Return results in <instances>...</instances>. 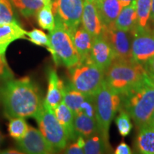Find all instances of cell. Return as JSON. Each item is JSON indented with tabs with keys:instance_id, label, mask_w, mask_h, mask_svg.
I'll return each mask as SVG.
<instances>
[{
	"instance_id": "cell-30",
	"label": "cell",
	"mask_w": 154,
	"mask_h": 154,
	"mask_svg": "<svg viewBox=\"0 0 154 154\" xmlns=\"http://www.w3.org/2000/svg\"><path fill=\"white\" fill-rule=\"evenodd\" d=\"M17 22L9 0H0V24Z\"/></svg>"
},
{
	"instance_id": "cell-28",
	"label": "cell",
	"mask_w": 154,
	"mask_h": 154,
	"mask_svg": "<svg viewBox=\"0 0 154 154\" xmlns=\"http://www.w3.org/2000/svg\"><path fill=\"white\" fill-rule=\"evenodd\" d=\"M119 115L116 118V124L121 136L126 137L130 134L132 129L133 125L131 121V117L129 114L121 107L119 109Z\"/></svg>"
},
{
	"instance_id": "cell-34",
	"label": "cell",
	"mask_w": 154,
	"mask_h": 154,
	"mask_svg": "<svg viewBox=\"0 0 154 154\" xmlns=\"http://www.w3.org/2000/svg\"><path fill=\"white\" fill-rule=\"evenodd\" d=\"M146 75L151 79L152 82H154V57L151 58L143 65Z\"/></svg>"
},
{
	"instance_id": "cell-38",
	"label": "cell",
	"mask_w": 154,
	"mask_h": 154,
	"mask_svg": "<svg viewBox=\"0 0 154 154\" xmlns=\"http://www.w3.org/2000/svg\"><path fill=\"white\" fill-rule=\"evenodd\" d=\"M149 124H150L151 125H152V126H154V111H153V113H152L151 119H150V120L149 121Z\"/></svg>"
},
{
	"instance_id": "cell-24",
	"label": "cell",
	"mask_w": 154,
	"mask_h": 154,
	"mask_svg": "<svg viewBox=\"0 0 154 154\" xmlns=\"http://www.w3.org/2000/svg\"><path fill=\"white\" fill-rule=\"evenodd\" d=\"M86 96L85 94L76 89L70 82L64 85L63 102L72 111L74 115L80 112L81 106Z\"/></svg>"
},
{
	"instance_id": "cell-23",
	"label": "cell",
	"mask_w": 154,
	"mask_h": 154,
	"mask_svg": "<svg viewBox=\"0 0 154 154\" xmlns=\"http://www.w3.org/2000/svg\"><path fill=\"white\" fill-rule=\"evenodd\" d=\"M152 0H136L137 23L131 34L152 29L149 24Z\"/></svg>"
},
{
	"instance_id": "cell-3",
	"label": "cell",
	"mask_w": 154,
	"mask_h": 154,
	"mask_svg": "<svg viewBox=\"0 0 154 154\" xmlns=\"http://www.w3.org/2000/svg\"><path fill=\"white\" fill-rule=\"evenodd\" d=\"M146 75L143 65L134 59L114 60L105 71L104 81L113 91L121 94L134 86Z\"/></svg>"
},
{
	"instance_id": "cell-11",
	"label": "cell",
	"mask_w": 154,
	"mask_h": 154,
	"mask_svg": "<svg viewBox=\"0 0 154 154\" xmlns=\"http://www.w3.org/2000/svg\"><path fill=\"white\" fill-rule=\"evenodd\" d=\"M132 58L143 65L154 57V29L132 34Z\"/></svg>"
},
{
	"instance_id": "cell-1",
	"label": "cell",
	"mask_w": 154,
	"mask_h": 154,
	"mask_svg": "<svg viewBox=\"0 0 154 154\" xmlns=\"http://www.w3.org/2000/svg\"><path fill=\"white\" fill-rule=\"evenodd\" d=\"M0 97L8 118H34L43 103L37 86L29 77L4 82Z\"/></svg>"
},
{
	"instance_id": "cell-9",
	"label": "cell",
	"mask_w": 154,
	"mask_h": 154,
	"mask_svg": "<svg viewBox=\"0 0 154 154\" xmlns=\"http://www.w3.org/2000/svg\"><path fill=\"white\" fill-rule=\"evenodd\" d=\"M103 36L110 44L114 60H132L131 32L118 29L113 26L106 28Z\"/></svg>"
},
{
	"instance_id": "cell-13",
	"label": "cell",
	"mask_w": 154,
	"mask_h": 154,
	"mask_svg": "<svg viewBox=\"0 0 154 154\" xmlns=\"http://www.w3.org/2000/svg\"><path fill=\"white\" fill-rule=\"evenodd\" d=\"M89 57L96 66L104 72L115 59L110 44L103 36L94 38Z\"/></svg>"
},
{
	"instance_id": "cell-27",
	"label": "cell",
	"mask_w": 154,
	"mask_h": 154,
	"mask_svg": "<svg viewBox=\"0 0 154 154\" xmlns=\"http://www.w3.org/2000/svg\"><path fill=\"white\" fill-rule=\"evenodd\" d=\"M29 125L25 118L13 117L10 118L8 124V131L9 136L14 140H19L24 137L28 131Z\"/></svg>"
},
{
	"instance_id": "cell-4",
	"label": "cell",
	"mask_w": 154,
	"mask_h": 154,
	"mask_svg": "<svg viewBox=\"0 0 154 154\" xmlns=\"http://www.w3.org/2000/svg\"><path fill=\"white\" fill-rule=\"evenodd\" d=\"M49 51L57 65H63L72 68L80 61V57L75 48L72 34L57 19L55 27L50 31Z\"/></svg>"
},
{
	"instance_id": "cell-19",
	"label": "cell",
	"mask_w": 154,
	"mask_h": 154,
	"mask_svg": "<svg viewBox=\"0 0 154 154\" xmlns=\"http://www.w3.org/2000/svg\"><path fill=\"white\" fill-rule=\"evenodd\" d=\"M137 23L136 0L126 7H123L120 14L116 20L114 26L116 29L125 32H131Z\"/></svg>"
},
{
	"instance_id": "cell-2",
	"label": "cell",
	"mask_w": 154,
	"mask_h": 154,
	"mask_svg": "<svg viewBox=\"0 0 154 154\" xmlns=\"http://www.w3.org/2000/svg\"><path fill=\"white\" fill-rule=\"evenodd\" d=\"M121 96V107L140 127L147 124L154 111V82L147 75Z\"/></svg>"
},
{
	"instance_id": "cell-40",
	"label": "cell",
	"mask_w": 154,
	"mask_h": 154,
	"mask_svg": "<svg viewBox=\"0 0 154 154\" xmlns=\"http://www.w3.org/2000/svg\"><path fill=\"white\" fill-rule=\"evenodd\" d=\"M90 1H91V2H94V3H97V2H99V1H101V0H90Z\"/></svg>"
},
{
	"instance_id": "cell-35",
	"label": "cell",
	"mask_w": 154,
	"mask_h": 154,
	"mask_svg": "<svg viewBox=\"0 0 154 154\" xmlns=\"http://www.w3.org/2000/svg\"><path fill=\"white\" fill-rule=\"evenodd\" d=\"M114 153L116 154H131L133 152L130 147L125 142L122 141L121 143H119L116 149H115Z\"/></svg>"
},
{
	"instance_id": "cell-33",
	"label": "cell",
	"mask_w": 154,
	"mask_h": 154,
	"mask_svg": "<svg viewBox=\"0 0 154 154\" xmlns=\"http://www.w3.org/2000/svg\"><path fill=\"white\" fill-rule=\"evenodd\" d=\"M14 79V74L7 64L6 59L0 55V82H5L7 81Z\"/></svg>"
},
{
	"instance_id": "cell-26",
	"label": "cell",
	"mask_w": 154,
	"mask_h": 154,
	"mask_svg": "<svg viewBox=\"0 0 154 154\" xmlns=\"http://www.w3.org/2000/svg\"><path fill=\"white\" fill-rule=\"evenodd\" d=\"M36 20L40 27L44 30H53L55 27V17L52 9V3L44 5L36 13Z\"/></svg>"
},
{
	"instance_id": "cell-17",
	"label": "cell",
	"mask_w": 154,
	"mask_h": 154,
	"mask_svg": "<svg viewBox=\"0 0 154 154\" xmlns=\"http://www.w3.org/2000/svg\"><path fill=\"white\" fill-rule=\"evenodd\" d=\"M57 120L62 126L69 141H74L78 137L74 128V113L63 102H61L54 110Z\"/></svg>"
},
{
	"instance_id": "cell-15",
	"label": "cell",
	"mask_w": 154,
	"mask_h": 154,
	"mask_svg": "<svg viewBox=\"0 0 154 154\" xmlns=\"http://www.w3.org/2000/svg\"><path fill=\"white\" fill-rule=\"evenodd\" d=\"M64 84L60 79L54 69H50L48 72V88L45 99L47 104L54 110L58 105L63 101Z\"/></svg>"
},
{
	"instance_id": "cell-31",
	"label": "cell",
	"mask_w": 154,
	"mask_h": 154,
	"mask_svg": "<svg viewBox=\"0 0 154 154\" xmlns=\"http://www.w3.org/2000/svg\"><path fill=\"white\" fill-rule=\"evenodd\" d=\"M80 112L84 113L88 116L96 119V107L95 101H94V96H86L81 106Z\"/></svg>"
},
{
	"instance_id": "cell-25",
	"label": "cell",
	"mask_w": 154,
	"mask_h": 154,
	"mask_svg": "<svg viewBox=\"0 0 154 154\" xmlns=\"http://www.w3.org/2000/svg\"><path fill=\"white\" fill-rule=\"evenodd\" d=\"M13 7L22 15L29 18L36 14L37 11L44 6L42 0H9Z\"/></svg>"
},
{
	"instance_id": "cell-5",
	"label": "cell",
	"mask_w": 154,
	"mask_h": 154,
	"mask_svg": "<svg viewBox=\"0 0 154 154\" xmlns=\"http://www.w3.org/2000/svg\"><path fill=\"white\" fill-rule=\"evenodd\" d=\"M70 83L76 89L86 96H94L104 81L105 72L96 66L90 57L80 59L69 68Z\"/></svg>"
},
{
	"instance_id": "cell-7",
	"label": "cell",
	"mask_w": 154,
	"mask_h": 154,
	"mask_svg": "<svg viewBox=\"0 0 154 154\" xmlns=\"http://www.w3.org/2000/svg\"><path fill=\"white\" fill-rule=\"evenodd\" d=\"M34 118L38 125V130L57 152L66 149L69 140L65 131L57 120L54 110L44 100L41 109Z\"/></svg>"
},
{
	"instance_id": "cell-39",
	"label": "cell",
	"mask_w": 154,
	"mask_h": 154,
	"mask_svg": "<svg viewBox=\"0 0 154 154\" xmlns=\"http://www.w3.org/2000/svg\"><path fill=\"white\" fill-rule=\"evenodd\" d=\"M43 2L44 5H49L52 3V0H42Z\"/></svg>"
},
{
	"instance_id": "cell-29",
	"label": "cell",
	"mask_w": 154,
	"mask_h": 154,
	"mask_svg": "<svg viewBox=\"0 0 154 154\" xmlns=\"http://www.w3.org/2000/svg\"><path fill=\"white\" fill-rule=\"evenodd\" d=\"M26 36H28L29 41L38 46L46 47L49 50L50 48L49 36L43 31L38 29H34L29 32H26Z\"/></svg>"
},
{
	"instance_id": "cell-18",
	"label": "cell",
	"mask_w": 154,
	"mask_h": 154,
	"mask_svg": "<svg viewBox=\"0 0 154 154\" xmlns=\"http://www.w3.org/2000/svg\"><path fill=\"white\" fill-rule=\"evenodd\" d=\"M134 147L137 153L154 154V126L148 123L138 128Z\"/></svg>"
},
{
	"instance_id": "cell-37",
	"label": "cell",
	"mask_w": 154,
	"mask_h": 154,
	"mask_svg": "<svg viewBox=\"0 0 154 154\" xmlns=\"http://www.w3.org/2000/svg\"><path fill=\"white\" fill-rule=\"evenodd\" d=\"M120 2V3L121 4L123 7H126V6H128V5H130L131 3L133 2L134 0H119Z\"/></svg>"
},
{
	"instance_id": "cell-16",
	"label": "cell",
	"mask_w": 154,
	"mask_h": 154,
	"mask_svg": "<svg viewBox=\"0 0 154 154\" xmlns=\"http://www.w3.org/2000/svg\"><path fill=\"white\" fill-rule=\"evenodd\" d=\"M102 22L106 27L114 26L123 7L119 0H101L96 3Z\"/></svg>"
},
{
	"instance_id": "cell-22",
	"label": "cell",
	"mask_w": 154,
	"mask_h": 154,
	"mask_svg": "<svg viewBox=\"0 0 154 154\" xmlns=\"http://www.w3.org/2000/svg\"><path fill=\"white\" fill-rule=\"evenodd\" d=\"M74 128L76 134L84 138L101 131L96 119L88 116L82 112L74 115Z\"/></svg>"
},
{
	"instance_id": "cell-36",
	"label": "cell",
	"mask_w": 154,
	"mask_h": 154,
	"mask_svg": "<svg viewBox=\"0 0 154 154\" xmlns=\"http://www.w3.org/2000/svg\"><path fill=\"white\" fill-rule=\"evenodd\" d=\"M150 21L154 24V0H152L151 2V11L150 16Z\"/></svg>"
},
{
	"instance_id": "cell-12",
	"label": "cell",
	"mask_w": 154,
	"mask_h": 154,
	"mask_svg": "<svg viewBox=\"0 0 154 154\" xmlns=\"http://www.w3.org/2000/svg\"><path fill=\"white\" fill-rule=\"evenodd\" d=\"M82 26L94 38L103 36L107 28L102 22L96 4L90 0H84Z\"/></svg>"
},
{
	"instance_id": "cell-41",
	"label": "cell",
	"mask_w": 154,
	"mask_h": 154,
	"mask_svg": "<svg viewBox=\"0 0 154 154\" xmlns=\"http://www.w3.org/2000/svg\"><path fill=\"white\" fill-rule=\"evenodd\" d=\"M2 134L1 132H0V142L2 141Z\"/></svg>"
},
{
	"instance_id": "cell-8",
	"label": "cell",
	"mask_w": 154,
	"mask_h": 154,
	"mask_svg": "<svg viewBox=\"0 0 154 154\" xmlns=\"http://www.w3.org/2000/svg\"><path fill=\"white\" fill-rule=\"evenodd\" d=\"M55 19L72 34L82 24L84 0H53Z\"/></svg>"
},
{
	"instance_id": "cell-10",
	"label": "cell",
	"mask_w": 154,
	"mask_h": 154,
	"mask_svg": "<svg viewBox=\"0 0 154 154\" xmlns=\"http://www.w3.org/2000/svg\"><path fill=\"white\" fill-rule=\"evenodd\" d=\"M17 147L23 153L29 154H50L57 152L39 130L30 126L24 137L17 140Z\"/></svg>"
},
{
	"instance_id": "cell-14",
	"label": "cell",
	"mask_w": 154,
	"mask_h": 154,
	"mask_svg": "<svg viewBox=\"0 0 154 154\" xmlns=\"http://www.w3.org/2000/svg\"><path fill=\"white\" fill-rule=\"evenodd\" d=\"M26 31L18 22L0 24V55L6 59V52L9 45L17 40L24 38Z\"/></svg>"
},
{
	"instance_id": "cell-20",
	"label": "cell",
	"mask_w": 154,
	"mask_h": 154,
	"mask_svg": "<svg viewBox=\"0 0 154 154\" xmlns=\"http://www.w3.org/2000/svg\"><path fill=\"white\" fill-rule=\"evenodd\" d=\"M75 48L80 59L89 57L94 37L82 26H79L72 34Z\"/></svg>"
},
{
	"instance_id": "cell-32",
	"label": "cell",
	"mask_w": 154,
	"mask_h": 154,
	"mask_svg": "<svg viewBox=\"0 0 154 154\" xmlns=\"http://www.w3.org/2000/svg\"><path fill=\"white\" fill-rule=\"evenodd\" d=\"M85 143V138L82 136H78L76 140L73 141L72 143L66 146L65 149V153L68 154H83L84 152V146Z\"/></svg>"
},
{
	"instance_id": "cell-6",
	"label": "cell",
	"mask_w": 154,
	"mask_h": 154,
	"mask_svg": "<svg viewBox=\"0 0 154 154\" xmlns=\"http://www.w3.org/2000/svg\"><path fill=\"white\" fill-rule=\"evenodd\" d=\"M96 119L100 130L109 138L110 125L116 113L121 107V96L113 91L103 81L101 87L94 95Z\"/></svg>"
},
{
	"instance_id": "cell-21",
	"label": "cell",
	"mask_w": 154,
	"mask_h": 154,
	"mask_svg": "<svg viewBox=\"0 0 154 154\" xmlns=\"http://www.w3.org/2000/svg\"><path fill=\"white\" fill-rule=\"evenodd\" d=\"M84 152L86 154H101L112 151L109 142V138L101 131L96 132L89 137L85 138Z\"/></svg>"
}]
</instances>
